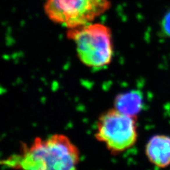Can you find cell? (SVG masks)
Here are the masks:
<instances>
[{"label": "cell", "mask_w": 170, "mask_h": 170, "mask_svg": "<svg viewBox=\"0 0 170 170\" xmlns=\"http://www.w3.org/2000/svg\"><path fill=\"white\" fill-rule=\"evenodd\" d=\"M80 161L79 149L65 135L37 137L23 144L20 152L0 160V164L13 169H75Z\"/></svg>", "instance_id": "obj_1"}, {"label": "cell", "mask_w": 170, "mask_h": 170, "mask_svg": "<svg viewBox=\"0 0 170 170\" xmlns=\"http://www.w3.org/2000/svg\"><path fill=\"white\" fill-rule=\"evenodd\" d=\"M67 37L73 41L82 63L92 68H100L111 63L114 44L111 30L102 24H88L68 29Z\"/></svg>", "instance_id": "obj_2"}, {"label": "cell", "mask_w": 170, "mask_h": 170, "mask_svg": "<svg viewBox=\"0 0 170 170\" xmlns=\"http://www.w3.org/2000/svg\"><path fill=\"white\" fill-rule=\"evenodd\" d=\"M95 137L111 154L124 152L137 141V117L123 114L115 108L108 110L98 118Z\"/></svg>", "instance_id": "obj_3"}, {"label": "cell", "mask_w": 170, "mask_h": 170, "mask_svg": "<svg viewBox=\"0 0 170 170\" xmlns=\"http://www.w3.org/2000/svg\"><path fill=\"white\" fill-rule=\"evenodd\" d=\"M110 6L109 0H46L44 9L52 22L70 29L90 24Z\"/></svg>", "instance_id": "obj_4"}, {"label": "cell", "mask_w": 170, "mask_h": 170, "mask_svg": "<svg viewBox=\"0 0 170 170\" xmlns=\"http://www.w3.org/2000/svg\"><path fill=\"white\" fill-rule=\"evenodd\" d=\"M146 155L149 162L160 168L170 165V137L166 135H155L147 143Z\"/></svg>", "instance_id": "obj_5"}, {"label": "cell", "mask_w": 170, "mask_h": 170, "mask_svg": "<svg viewBox=\"0 0 170 170\" xmlns=\"http://www.w3.org/2000/svg\"><path fill=\"white\" fill-rule=\"evenodd\" d=\"M142 96L137 91L123 93L116 96L114 108L121 112L133 117H137L142 109Z\"/></svg>", "instance_id": "obj_6"}, {"label": "cell", "mask_w": 170, "mask_h": 170, "mask_svg": "<svg viewBox=\"0 0 170 170\" xmlns=\"http://www.w3.org/2000/svg\"><path fill=\"white\" fill-rule=\"evenodd\" d=\"M160 34L164 38H170V8L165 13L160 22Z\"/></svg>", "instance_id": "obj_7"}]
</instances>
